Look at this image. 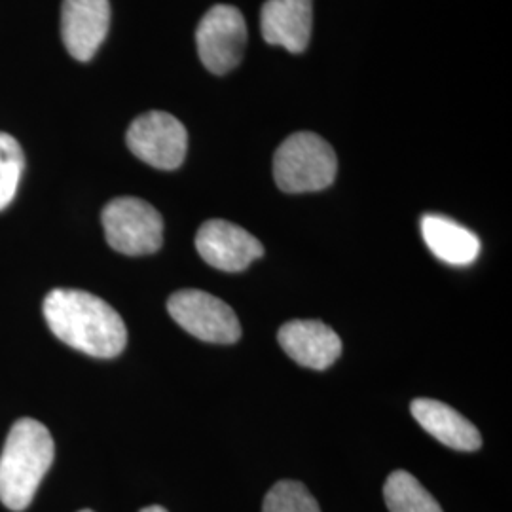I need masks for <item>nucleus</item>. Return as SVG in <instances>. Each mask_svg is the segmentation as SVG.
I'll use <instances>...</instances> for the list:
<instances>
[{
    "label": "nucleus",
    "instance_id": "f257e3e1",
    "mask_svg": "<svg viewBox=\"0 0 512 512\" xmlns=\"http://www.w3.org/2000/svg\"><path fill=\"white\" fill-rule=\"evenodd\" d=\"M44 317L61 342L97 359L118 357L128 344L120 313L86 291L55 289L44 300Z\"/></svg>",
    "mask_w": 512,
    "mask_h": 512
},
{
    "label": "nucleus",
    "instance_id": "f03ea898",
    "mask_svg": "<svg viewBox=\"0 0 512 512\" xmlns=\"http://www.w3.org/2000/svg\"><path fill=\"white\" fill-rule=\"evenodd\" d=\"M50 431L37 420L16 421L0 454V501L10 511H25L54 463Z\"/></svg>",
    "mask_w": 512,
    "mask_h": 512
},
{
    "label": "nucleus",
    "instance_id": "7ed1b4c3",
    "mask_svg": "<svg viewBox=\"0 0 512 512\" xmlns=\"http://www.w3.org/2000/svg\"><path fill=\"white\" fill-rule=\"evenodd\" d=\"M336 173L338 158L317 133H294L275 150V184L287 194L325 190L334 183Z\"/></svg>",
    "mask_w": 512,
    "mask_h": 512
},
{
    "label": "nucleus",
    "instance_id": "20e7f679",
    "mask_svg": "<svg viewBox=\"0 0 512 512\" xmlns=\"http://www.w3.org/2000/svg\"><path fill=\"white\" fill-rule=\"evenodd\" d=\"M101 220L107 243L122 255H152L164 243V219L145 200L116 198L103 209Z\"/></svg>",
    "mask_w": 512,
    "mask_h": 512
},
{
    "label": "nucleus",
    "instance_id": "39448f33",
    "mask_svg": "<svg viewBox=\"0 0 512 512\" xmlns=\"http://www.w3.org/2000/svg\"><path fill=\"white\" fill-rule=\"evenodd\" d=\"M169 315L192 336L211 344H236L241 338L238 315L217 296L184 289L167 300Z\"/></svg>",
    "mask_w": 512,
    "mask_h": 512
},
{
    "label": "nucleus",
    "instance_id": "423d86ee",
    "mask_svg": "<svg viewBox=\"0 0 512 512\" xmlns=\"http://www.w3.org/2000/svg\"><path fill=\"white\" fill-rule=\"evenodd\" d=\"M198 54L213 74L236 69L247 46V25L236 6L217 4L203 16L196 31Z\"/></svg>",
    "mask_w": 512,
    "mask_h": 512
},
{
    "label": "nucleus",
    "instance_id": "0eeeda50",
    "mask_svg": "<svg viewBox=\"0 0 512 512\" xmlns=\"http://www.w3.org/2000/svg\"><path fill=\"white\" fill-rule=\"evenodd\" d=\"M126 143L141 162L171 171L183 165L188 150V133L173 114L152 110L133 120Z\"/></svg>",
    "mask_w": 512,
    "mask_h": 512
},
{
    "label": "nucleus",
    "instance_id": "6e6552de",
    "mask_svg": "<svg viewBox=\"0 0 512 512\" xmlns=\"http://www.w3.org/2000/svg\"><path fill=\"white\" fill-rule=\"evenodd\" d=\"M196 249L209 266L226 274L243 272L264 255L262 243L253 234L220 219L203 222L196 236Z\"/></svg>",
    "mask_w": 512,
    "mask_h": 512
},
{
    "label": "nucleus",
    "instance_id": "1a4fd4ad",
    "mask_svg": "<svg viewBox=\"0 0 512 512\" xmlns=\"http://www.w3.org/2000/svg\"><path fill=\"white\" fill-rule=\"evenodd\" d=\"M109 25V0H63L61 37L74 59L90 61L107 38Z\"/></svg>",
    "mask_w": 512,
    "mask_h": 512
},
{
    "label": "nucleus",
    "instance_id": "9d476101",
    "mask_svg": "<svg viewBox=\"0 0 512 512\" xmlns=\"http://www.w3.org/2000/svg\"><path fill=\"white\" fill-rule=\"evenodd\" d=\"M277 342L293 361L311 370H325L342 355L340 336L321 321H289L277 332Z\"/></svg>",
    "mask_w": 512,
    "mask_h": 512
},
{
    "label": "nucleus",
    "instance_id": "9b49d317",
    "mask_svg": "<svg viewBox=\"0 0 512 512\" xmlns=\"http://www.w3.org/2000/svg\"><path fill=\"white\" fill-rule=\"evenodd\" d=\"M313 0H266L260 10L262 37L291 54H302L311 38Z\"/></svg>",
    "mask_w": 512,
    "mask_h": 512
},
{
    "label": "nucleus",
    "instance_id": "f8f14e48",
    "mask_svg": "<svg viewBox=\"0 0 512 512\" xmlns=\"http://www.w3.org/2000/svg\"><path fill=\"white\" fill-rule=\"evenodd\" d=\"M410 410L414 420L440 444L459 452L480 450L482 437L478 429L452 406L433 399H416L410 404Z\"/></svg>",
    "mask_w": 512,
    "mask_h": 512
},
{
    "label": "nucleus",
    "instance_id": "ddd939ff",
    "mask_svg": "<svg viewBox=\"0 0 512 512\" xmlns=\"http://www.w3.org/2000/svg\"><path fill=\"white\" fill-rule=\"evenodd\" d=\"M421 236L433 255L452 266H469L480 253V239L448 217L425 215L421 219Z\"/></svg>",
    "mask_w": 512,
    "mask_h": 512
},
{
    "label": "nucleus",
    "instance_id": "4468645a",
    "mask_svg": "<svg viewBox=\"0 0 512 512\" xmlns=\"http://www.w3.org/2000/svg\"><path fill=\"white\" fill-rule=\"evenodd\" d=\"M384 499L389 512H442L437 499L406 471H395L385 480Z\"/></svg>",
    "mask_w": 512,
    "mask_h": 512
},
{
    "label": "nucleus",
    "instance_id": "2eb2a0df",
    "mask_svg": "<svg viewBox=\"0 0 512 512\" xmlns=\"http://www.w3.org/2000/svg\"><path fill=\"white\" fill-rule=\"evenodd\" d=\"M23 167L25 156L18 141L12 135L0 131V211L14 200Z\"/></svg>",
    "mask_w": 512,
    "mask_h": 512
},
{
    "label": "nucleus",
    "instance_id": "dca6fc26",
    "mask_svg": "<svg viewBox=\"0 0 512 512\" xmlns=\"http://www.w3.org/2000/svg\"><path fill=\"white\" fill-rule=\"evenodd\" d=\"M262 512H321V509L302 482L281 480L266 495Z\"/></svg>",
    "mask_w": 512,
    "mask_h": 512
},
{
    "label": "nucleus",
    "instance_id": "f3484780",
    "mask_svg": "<svg viewBox=\"0 0 512 512\" xmlns=\"http://www.w3.org/2000/svg\"><path fill=\"white\" fill-rule=\"evenodd\" d=\"M141 512H167L164 507H160V505H152V507H147V509H143Z\"/></svg>",
    "mask_w": 512,
    "mask_h": 512
},
{
    "label": "nucleus",
    "instance_id": "a211bd4d",
    "mask_svg": "<svg viewBox=\"0 0 512 512\" xmlns=\"http://www.w3.org/2000/svg\"><path fill=\"white\" fill-rule=\"evenodd\" d=\"M80 512H93V511H80Z\"/></svg>",
    "mask_w": 512,
    "mask_h": 512
}]
</instances>
